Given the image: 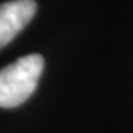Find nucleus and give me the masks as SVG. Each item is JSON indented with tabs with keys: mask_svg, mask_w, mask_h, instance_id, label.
Instances as JSON below:
<instances>
[{
	"mask_svg": "<svg viewBox=\"0 0 133 133\" xmlns=\"http://www.w3.org/2000/svg\"><path fill=\"white\" fill-rule=\"evenodd\" d=\"M44 59L38 53L18 58L0 70V107L15 108L34 93L42 76Z\"/></svg>",
	"mask_w": 133,
	"mask_h": 133,
	"instance_id": "1",
	"label": "nucleus"
},
{
	"mask_svg": "<svg viewBox=\"0 0 133 133\" xmlns=\"http://www.w3.org/2000/svg\"><path fill=\"white\" fill-rule=\"evenodd\" d=\"M36 10L37 3L34 0H10L0 5V49L27 27Z\"/></svg>",
	"mask_w": 133,
	"mask_h": 133,
	"instance_id": "2",
	"label": "nucleus"
}]
</instances>
